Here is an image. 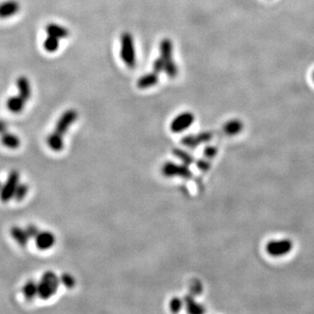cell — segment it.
<instances>
[{
	"label": "cell",
	"instance_id": "6da1fadb",
	"mask_svg": "<svg viewBox=\"0 0 314 314\" xmlns=\"http://www.w3.org/2000/svg\"><path fill=\"white\" fill-rule=\"evenodd\" d=\"M77 118L78 113L75 109H68L61 114L56 123L54 131L46 139V143L52 150L60 152L64 149V135H66Z\"/></svg>",
	"mask_w": 314,
	"mask_h": 314
},
{
	"label": "cell",
	"instance_id": "7a4b0ae2",
	"mask_svg": "<svg viewBox=\"0 0 314 314\" xmlns=\"http://www.w3.org/2000/svg\"><path fill=\"white\" fill-rule=\"evenodd\" d=\"M60 284V278L52 271L45 272L38 284V296L40 299H50L57 293Z\"/></svg>",
	"mask_w": 314,
	"mask_h": 314
},
{
	"label": "cell",
	"instance_id": "3957f363",
	"mask_svg": "<svg viewBox=\"0 0 314 314\" xmlns=\"http://www.w3.org/2000/svg\"><path fill=\"white\" fill-rule=\"evenodd\" d=\"M120 58L126 66L134 69L136 66L135 40L129 32H124L120 36Z\"/></svg>",
	"mask_w": 314,
	"mask_h": 314
},
{
	"label": "cell",
	"instance_id": "277c9868",
	"mask_svg": "<svg viewBox=\"0 0 314 314\" xmlns=\"http://www.w3.org/2000/svg\"><path fill=\"white\" fill-rule=\"evenodd\" d=\"M162 173L164 177L172 178L179 177L185 180H190L194 175L189 166L184 163H177V162H167L162 165Z\"/></svg>",
	"mask_w": 314,
	"mask_h": 314
},
{
	"label": "cell",
	"instance_id": "5b68a950",
	"mask_svg": "<svg viewBox=\"0 0 314 314\" xmlns=\"http://www.w3.org/2000/svg\"><path fill=\"white\" fill-rule=\"evenodd\" d=\"M19 182V173L17 171H12L6 179V182L0 189V200L7 203L14 197L16 188Z\"/></svg>",
	"mask_w": 314,
	"mask_h": 314
},
{
	"label": "cell",
	"instance_id": "8992f818",
	"mask_svg": "<svg viewBox=\"0 0 314 314\" xmlns=\"http://www.w3.org/2000/svg\"><path fill=\"white\" fill-rule=\"evenodd\" d=\"M214 134L212 132L204 131L198 133L197 135H185L182 138L181 143L188 149H197L202 144L207 143L212 140Z\"/></svg>",
	"mask_w": 314,
	"mask_h": 314
},
{
	"label": "cell",
	"instance_id": "52a82bcc",
	"mask_svg": "<svg viewBox=\"0 0 314 314\" xmlns=\"http://www.w3.org/2000/svg\"><path fill=\"white\" fill-rule=\"evenodd\" d=\"M195 116L191 112H184L178 114L171 123V130L174 134L183 133L191 127Z\"/></svg>",
	"mask_w": 314,
	"mask_h": 314
},
{
	"label": "cell",
	"instance_id": "ba28073f",
	"mask_svg": "<svg viewBox=\"0 0 314 314\" xmlns=\"http://www.w3.org/2000/svg\"><path fill=\"white\" fill-rule=\"evenodd\" d=\"M293 247V243L290 240H276L267 244V251L272 257H281L288 254Z\"/></svg>",
	"mask_w": 314,
	"mask_h": 314
},
{
	"label": "cell",
	"instance_id": "9c48e42d",
	"mask_svg": "<svg viewBox=\"0 0 314 314\" xmlns=\"http://www.w3.org/2000/svg\"><path fill=\"white\" fill-rule=\"evenodd\" d=\"M37 248L45 251L52 248L55 244V236L50 231H42L35 237Z\"/></svg>",
	"mask_w": 314,
	"mask_h": 314
},
{
	"label": "cell",
	"instance_id": "30bf717a",
	"mask_svg": "<svg viewBox=\"0 0 314 314\" xmlns=\"http://www.w3.org/2000/svg\"><path fill=\"white\" fill-rule=\"evenodd\" d=\"M20 9V5L16 0H8L0 4V18H11Z\"/></svg>",
	"mask_w": 314,
	"mask_h": 314
},
{
	"label": "cell",
	"instance_id": "8fae6325",
	"mask_svg": "<svg viewBox=\"0 0 314 314\" xmlns=\"http://www.w3.org/2000/svg\"><path fill=\"white\" fill-rule=\"evenodd\" d=\"M159 51H160V56L164 64L171 62L173 60V43L172 40L168 38H165L162 39L159 45Z\"/></svg>",
	"mask_w": 314,
	"mask_h": 314
},
{
	"label": "cell",
	"instance_id": "7c38bea8",
	"mask_svg": "<svg viewBox=\"0 0 314 314\" xmlns=\"http://www.w3.org/2000/svg\"><path fill=\"white\" fill-rule=\"evenodd\" d=\"M244 129V124L241 120L238 119H232V120H228L227 123H225L222 132L223 134L228 136H234V135H238Z\"/></svg>",
	"mask_w": 314,
	"mask_h": 314
},
{
	"label": "cell",
	"instance_id": "4fadbf2b",
	"mask_svg": "<svg viewBox=\"0 0 314 314\" xmlns=\"http://www.w3.org/2000/svg\"><path fill=\"white\" fill-rule=\"evenodd\" d=\"M159 82L158 74L156 72L148 73L138 79L137 87L140 89H147L156 86Z\"/></svg>",
	"mask_w": 314,
	"mask_h": 314
},
{
	"label": "cell",
	"instance_id": "5bb4252c",
	"mask_svg": "<svg viewBox=\"0 0 314 314\" xmlns=\"http://www.w3.org/2000/svg\"><path fill=\"white\" fill-rule=\"evenodd\" d=\"M183 302H184L186 311L188 313L199 314L205 312L204 305L197 302L193 295H186L183 298Z\"/></svg>",
	"mask_w": 314,
	"mask_h": 314
},
{
	"label": "cell",
	"instance_id": "9a60e30c",
	"mask_svg": "<svg viewBox=\"0 0 314 314\" xmlns=\"http://www.w3.org/2000/svg\"><path fill=\"white\" fill-rule=\"evenodd\" d=\"M17 87L18 90V95L22 97L26 102H28L32 94V87L29 80L25 76H21L17 81Z\"/></svg>",
	"mask_w": 314,
	"mask_h": 314
},
{
	"label": "cell",
	"instance_id": "2e32d148",
	"mask_svg": "<svg viewBox=\"0 0 314 314\" xmlns=\"http://www.w3.org/2000/svg\"><path fill=\"white\" fill-rule=\"evenodd\" d=\"M45 32L47 35L56 37L60 39H66L70 34L68 29H66V27H62L60 25L54 24V23L48 24L45 27Z\"/></svg>",
	"mask_w": 314,
	"mask_h": 314
},
{
	"label": "cell",
	"instance_id": "e0dca14e",
	"mask_svg": "<svg viewBox=\"0 0 314 314\" xmlns=\"http://www.w3.org/2000/svg\"><path fill=\"white\" fill-rule=\"evenodd\" d=\"M0 141L4 146L8 149H12V150H16L20 146L19 138L17 135L11 134L9 132L6 131L3 134H1Z\"/></svg>",
	"mask_w": 314,
	"mask_h": 314
},
{
	"label": "cell",
	"instance_id": "ac0fdd59",
	"mask_svg": "<svg viewBox=\"0 0 314 314\" xmlns=\"http://www.w3.org/2000/svg\"><path fill=\"white\" fill-rule=\"evenodd\" d=\"M26 101L19 95L13 96L11 97L6 103L7 108L9 109L13 114H18L21 113L25 108Z\"/></svg>",
	"mask_w": 314,
	"mask_h": 314
},
{
	"label": "cell",
	"instance_id": "d6986e66",
	"mask_svg": "<svg viewBox=\"0 0 314 314\" xmlns=\"http://www.w3.org/2000/svg\"><path fill=\"white\" fill-rule=\"evenodd\" d=\"M11 234L12 236L16 240V242L18 243V245L21 247H26L29 240V236L27 235L26 230H23L18 226H13L11 229Z\"/></svg>",
	"mask_w": 314,
	"mask_h": 314
},
{
	"label": "cell",
	"instance_id": "ffe728a7",
	"mask_svg": "<svg viewBox=\"0 0 314 314\" xmlns=\"http://www.w3.org/2000/svg\"><path fill=\"white\" fill-rule=\"evenodd\" d=\"M173 155L176 156L178 160H180L182 163L190 166V165L195 164V162L197 161V159L195 158L194 156H192L191 154H189L188 151L182 150L179 148L174 149Z\"/></svg>",
	"mask_w": 314,
	"mask_h": 314
},
{
	"label": "cell",
	"instance_id": "44dd1931",
	"mask_svg": "<svg viewBox=\"0 0 314 314\" xmlns=\"http://www.w3.org/2000/svg\"><path fill=\"white\" fill-rule=\"evenodd\" d=\"M23 294L27 301H33L34 298L38 295V284L33 280L27 281L23 287Z\"/></svg>",
	"mask_w": 314,
	"mask_h": 314
},
{
	"label": "cell",
	"instance_id": "7402d4cb",
	"mask_svg": "<svg viewBox=\"0 0 314 314\" xmlns=\"http://www.w3.org/2000/svg\"><path fill=\"white\" fill-rule=\"evenodd\" d=\"M60 39H58L56 37L50 36L47 35L46 39L44 41V48L48 53H54L57 51L60 47Z\"/></svg>",
	"mask_w": 314,
	"mask_h": 314
},
{
	"label": "cell",
	"instance_id": "603a6c76",
	"mask_svg": "<svg viewBox=\"0 0 314 314\" xmlns=\"http://www.w3.org/2000/svg\"><path fill=\"white\" fill-rule=\"evenodd\" d=\"M167 77L171 79H175L178 75L179 69L177 66V63L175 60H172L171 62H167L165 64L164 72Z\"/></svg>",
	"mask_w": 314,
	"mask_h": 314
},
{
	"label": "cell",
	"instance_id": "cb8c5ba5",
	"mask_svg": "<svg viewBox=\"0 0 314 314\" xmlns=\"http://www.w3.org/2000/svg\"><path fill=\"white\" fill-rule=\"evenodd\" d=\"M184 307L183 299H180L179 297H174L170 302V309L172 312H179Z\"/></svg>",
	"mask_w": 314,
	"mask_h": 314
},
{
	"label": "cell",
	"instance_id": "d4e9b609",
	"mask_svg": "<svg viewBox=\"0 0 314 314\" xmlns=\"http://www.w3.org/2000/svg\"><path fill=\"white\" fill-rule=\"evenodd\" d=\"M27 192H28V186L27 184H25V183L18 184V187L16 188L13 198L16 201H22L26 198Z\"/></svg>",
	"mask_w": 314,
	"mask_h": 314
},
{
	"label": "cell",
	"instance_id": "484cf974",
	"mask_svg": "<svg viewBox=\"0 0 314 314\" xmlns=\"http://www.w3.org/2000/svg\"><path fill=\"white\" fill-rule=\"evenodd\" d=\"M60 282L67 289H73V288L75 287V284H76L75 278L71 274H69V273H64V274H62L61 277H60Z\"/></svg>",
	"mask_w": 314,
	"mask_h": 314
},
{
	"label": "cell",
	"instance_id": "4316f807",
	"mask_svg": "<svg viewBox=\"0 0 314 314\" xmlns=\"http://www.w3.org/2000/svg\"><path fill=\"white\" fill-rule=\"evenodd\" d=\"M195 164L197 165L198 170L202 172H207V171H209V168L211 167L210 160L205 158V157L204 159H197Z\"/></svg>",
	"mask_w": 314,
	"mask_h": 314
},
{
	"label": "cell",
	"instance_id": "83f0119b",
	"mask_svg": "<svg viewBox=\"0 0 314 314\" xmlns=\"http://www.w3.org/2000/svg\"><path fill=\"white\" fill-rule=\"evenodd\" d=\"M218 148L215 146H207L204 148V156L205 158L211 160L218 155Z\"/></svg>",
	"mask_w": 314,
	"mask_h": 314
},
{
	"label": "cell",
	"instance_id": "f1b7e54d",
	"mask_svg": "<svg viewBox=\"0 0 314 314\" xmlns=\"http://www.w3.org/2000/svg\"><path fill=\"white\" fill-rule=\"evenodd\" d=\"M164 61L161 58L158 57L153 63V71L157 73L159 75L160 73L164 72Z\"/></svg>",
	"mask_w": 314,
	"mask_h": 314
},
{
	"label": "cell",
	"instance_id": "f546056e",
	"mask_svg": "<svg viewBox=\"0 0 314 314\" xmlns=\"http://www.w3.org/2000/svg\"><path fill=\"white\" fill-rule=\"evenodd\" d=\"M202 291H203V286L200 281L196 279L190 284V292H191L192 295H199L202 293Z\"/></svg>",
	"mask_w": 314,
	"mask_h": 314
},
{
	"label": "cell",
	"instance_id": "4dcf8cb0",
	"mask_svg": "<svg viewBox=\"0 0 314 314\" xmlns=\"http://www.w3.org/2000/svg\"><path fill=\"white\" fill-rule=\"evenodd\" d=\"M26 231H27V235L30 237V238H35L38 234L39 233V230L37 226L33 225H29L26 228Z\"/></svg>",
	"mask_w": 314,
	"mask_h": 314
},
{
	"label": "cell",
	"instance_id": "1f68e13d",
	"mask_svg": "<svg viewBox=\"0 0 314 314\" xmlns=\"http://www.w3.org/2000/svg\"><path fill=\"white\" fill-rule=\"evenodd\" d=\"M7 130V124L3 120H0V134H3Z\"/></svg>",
	"mask_w": 314,
	"mask_h": 314
},
{
	"label": "cell",
	"instance_id": "d6a6232c",
	"mask_svg": "<svg viewBox=\"0 0 314 314\" xmlns=\"http://www.w3.org/2000/svg\"><path fill=\"white\" fill-rule=\"evenodd\" d=\"M2 183H1V182H0V189H1V188H2Z\"/></svg>",
	"mask_w": 314,
	"mask_h": 314
},
{
	"label": "cell",
	"instance_id": "836d02e7",
	"mask_svg": "<svg viewBox=\"0 0 314 314\" xmlns=\"http://www.w3.org/2000/svg\"><path fill=\"white\" fill-rule=\"evenodd\" d=\"M312 80H313L314 81V71L313 73H312Z\"/></svg>",
	"mask_w": 314,
	"mask_h": 314
}]
</instances>
